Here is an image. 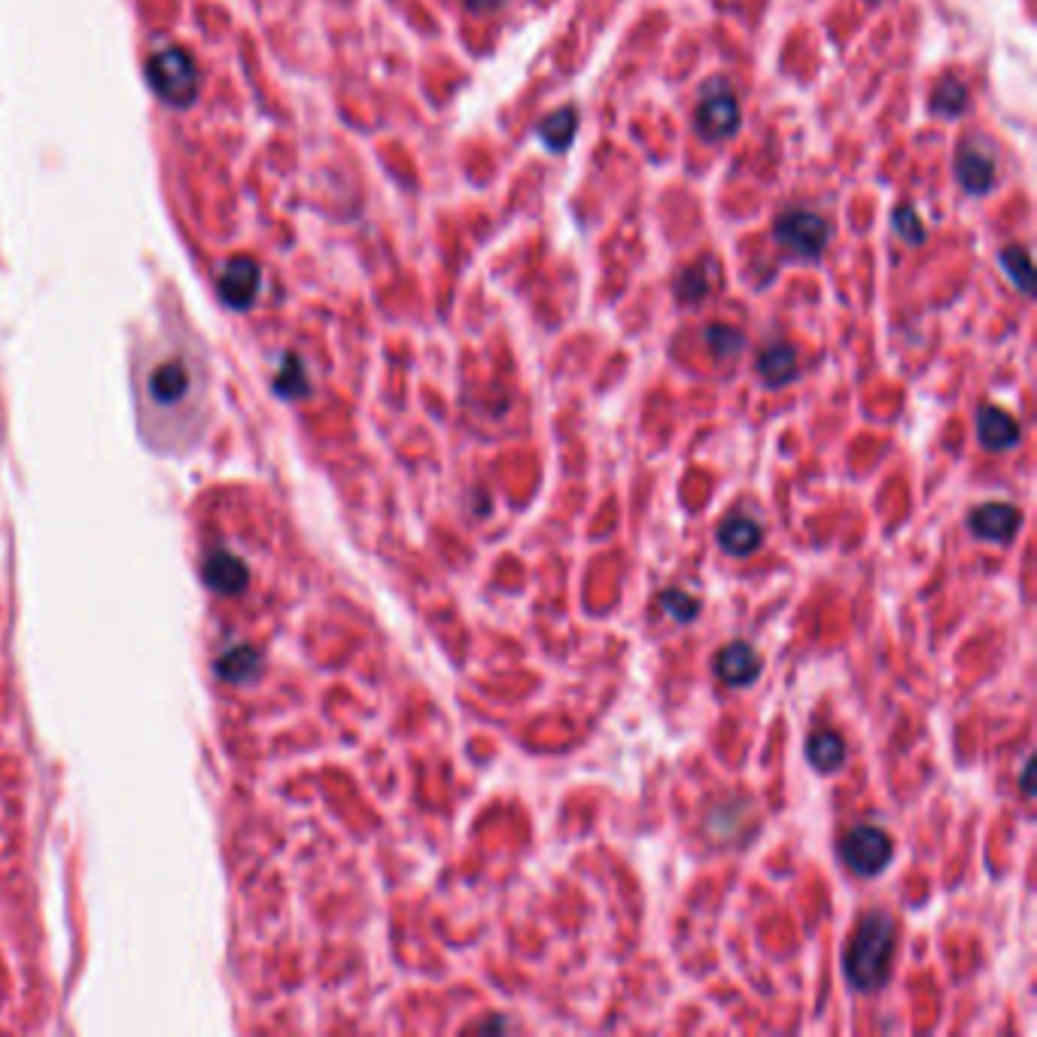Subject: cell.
<instances>
[{
    "instance_id": "603a6c76",
    "label": "cell",
    "mask_w": 1037,
    "mask_h": 1037,
    "mask_svg": "<svg viewBox=\"0 0 1037 1037\" xmlns=\"http://www.w3.org/2000/svg\"><path fill=\"white\" fill-rule=\"evenodd\" d=\"M278 387L286 393V396H302L308 384H305V372H302V366H298V359H290L286 366H283V372L278 377Z\"/></svg>"
},
{
    "instance_id": "30bf717a",
    "label": "cell",
    "mask_w": 1037,
    "mask_h": 1037,
    "mask_svg": "<svg viewBox=\"0 0 1037 1037\" xmlns=\"http://www.w3.org/2000/svg\"><path fill=\"white\" fill-rule=\"evenodd\" d=\"M976 435L983 441V448L1007 450L1020 441V423L1010 418L1007 411L995 405H983L976 411Z\"/></svg>"
},
{
    "instance_id": "5bb4252c",
    "label": "cell",
    "mask_w": 1037,
    "mask_h": 1037,
    "mask_svg": "<svg viewBox=\"0 0 1037 1037\" xmlns=\"http://www.w3.org/2000/svg\"><path fill=\"white\" fill-rule=\"evenodd\" d=\"M718 542L733 558H745L760 545V527L752 517H728L718 529Z\"/></svg>"
},
{
    "instance_id": "277c9868",
    "label": "cell",
    "mask_w": 1037,
    "mask_h": 1037,
    "mask_svg": "<svg viewBox=\"0 0 1037 1037\" xmlns=\"http://www.w3.org/2000/svg\"><path fill=\"white\" fill-rule=\"evenodd\" d=\"M773 234L776 241L782 247H789L794 256L812 263V259H821V253L828 247V238H831V229H828V222L819 214L797 207V210H785L782 217L776 219Z\"/></svg>"
},
{
    "instance_id": "7402d4cb",
    "label": "cell",
    "mask_w": 1037,
    "mask_h": 1037,
    "mask_svg": "<svg viewBox=\"0 0 1037 1037\" xmlns=\"http://www.w3.org/2000/svg\"><path fill=\"white\" fill-rule=\"evenodd\" d=\"M706 293H709V280L700 268H688L679 278V283H676V295L681 302H700Z\"/></svg>"
},
{
    "instance_id": "8992f818",
    "label": "cell",
    "mask_w": 1037,
    "mask_h": 1037,
    "mask_svg": "<svg viewBox=\"0 0 1037 1037\" xmlns=\"http://www.w3.org/2000/svg\"><path fill=\"white\" fill-rule=\"evenodd\" d=\"M694 128L703 140H728L740 128V104L737 98L721 86L718 92H709L694 110Z\"/></svg>"
},
{
    "instance_id": "7c38bea8",
    "label": "cell",
    "mask_w": 1037,
    "mask_h": 1037,
    "mask_svg": "<svg viewBox=\"0 0 1037 1037\" xmlns=\"http://www.w3.org/2000/svg\"><path fill=\"white\" fill-rule=\"evenodd\" d=\"M758 374L764 384L770 387H785L791 377L797 374V354L789 344H773L758 357Z\"/></svg>"
},
{
    "instance_id": "7a4b0ae2",
    "label": "cell",
    "mask_w": 1037,
    "mask_h": 1037,
    "mask_svg": "<svg viewBox=\"0 0 1037 1037\" xmlns=\"http://www.w3.org/2000/svg\"><path fill=\"white\" fill-rule=\"evenodd\" d=\"M153 92L170 107H189L199 94V67L183 49H158L146 62Z\"/></svg>"
},
{
    "instance_id": "e0dca14e",
    "label": "cell",
    "mask_w": 1037,
    "mask_h": 1037,
    "mask_svg": "<svg viewBox=\"0 0 1037 1037\" xmlns=\"http://www.w3.org/2000/svg\"><path fill=\"white\" fill-rule=\"evenodd\" d=\"M968 104V89L961 86L956 77H946L940 86H937V92H934V113H940V116H959L961 110Z\"/></svg>"
},
{
    "instance_id": "8fae6325",
    "label": "cell",
    "mask_w": 1037,
    "mask_h": 1037,
    "mask_svg": "<svg viewBox=\"0 0 1037 1037\" xmlns=\"http://www.w3.org/2000/svg\"><path fill=\"white\" fill-rule=\"evenodd\" d=\"M956 174H959L961 189L971 195H986L995 187V165L971 146H964L956 158Z\"/></svg>"
},
{
    "instance_id": "44dd1931",
    "label": "cell",
    "mask_w": 1037,
    "mask_h": 1037,
    "mask_svg": "<svg viewBox=\"0 0 1037 1037\" xmlns=\"http://www.w3.org/2000/svg\"><path fill=\"white\" fill-rule=\"evenodd\" d=\"M895 232L907 241V244H922L925 241V226H922V219L916 217L913 207H907V204H900L898 210H895Z\"/></svg>"
},
{
    "instance_id": "52a82bcc",
    "label": "cell",
    "mask_w": 1037,
    "mask_h": 1037,
    "mask_svg": "<svg viewBox=\"0 0 1037 1037\" xmlns=\"http://www.w3.org/2000/svg\"><path fill=\"white\" fill-rule=\"evenodd\" d=\"M259 283H263L259 265L247 259V256H234V259L226 263L222 274H219V298H222L229 308L244 310L256 302Z\"/></svg>"
},
{
    "instance_id": "2e32d148",
    "label": "cell",
    "mask_w": 1037,
    "mask_h": 1037,
    "mask_svg": "<svg viewBox=\"0 0 1037 1037\" xmlns=\"http://www.w3.org/2000/svg\"><path fill=\"white\" fill-rule=\"evenodd\" d=\"M1001 268L1007 271V278L1013 280V286H1020L1022 293L1032 295V256L1022 247H1004L1001 249Z\"/></svg>"
},
{
    "instance_id": "cb8c5ba5",
    "label": "cell",
    "mask_w": 1037,
    "mask_h": 1037,
    "mask_svg": "<svg viewBox=\"0 0 1037 1037\" xmlns=\"http://www.w3.org/2000/svg\"><path fill=\"white\" fill-rule=\"evenodd\" d=\"M499 3H502V0H465V7H469L472 13H494Z\"/></svg>"
},
{
    "instance_id": "ffe728a7",
    "label": "cell",
    "mask_w": 1037,
    "mask_h": 1037,
    "mask_svg": "<svg viewBox=\"0 0 1037 1037\" xmlns=\"http://www.w3.org/2000/svg\"><path fill=\"white\" fill-rule=\"evenodd\" d=\"M661 605H664L673 618L681 620V624L694 620L700 612L697 600H694V597H688L684 590H664V593H661Z\"/></svg>"
},
{
    "instance_id": "4fadbf2b",
    "label": "cell",
    "mask_w": 1037,
    "mask_h": 1037,
    "mask_svg": "<svg viewBox=\"0 0 1037 1037\" xmlns=\"http://www.w3.org/2000/svg\"><path fill=\"white\" fill-rule=\"evenodd\" d=\"M806 760L821 770V773H834L836 767L846 760V743L834 730H819L806 740Z\"/></svg>"
},
{
    "instance_id": "3957f363",
    "label": "cell",
    "mask_w": 1037,
    "mask_h": 1037,
    "mask_svg": "<svg viewBox=\"0 0 1037 1037\" xmlns=\"http://www.w3.org/2000/svg\"><path fill=\"white\" fill-rule=\"evenodd\" d=\"M195 381H199V372L192 359L183 354H168L155 359L146 374V396L158 408H180L195 393Z\"/></svg>"
},
{
    "instance_id": "484cf974",
    "label": "cell",
    "mask_w": 1037,
    "mask_h": 1037,
    "mask_svg": "<svg viewBox=\"0 0 1037 1037\" xmlns=\"http://www.w3.org/2000/svg\"><path fill=\"white\" fill-rule=\"evenodd\" d=\"M499 1028H505V1020H496V1022H487V1025H481L478 1032H499Z\"/></svg>"
},
{
    "instance_id": "6da1fadb",
    "label": "cell",
    "mask_w": 1037,
    "mask_h": 1037,
    "mask_svg": "<svg viewBox=\"0 0 1037 1037\" xmlns=\"http://www.w3.org/2000/svg\"><path fill=\"white\" fill-rule=\"evenodd\" d=\"M895 956V919L883 910H873L846 949V976L858 991H876L888 980V964Z\"/></svg>"
},
{
    "instance_id": "5b68a950",
    "label": "cell",
    "mask_w": 1037,
    "mask_h": 1037,
    "mask_svg": "<svg viewBox=\"0 0 1037 1037\" xmlns=\"http://www.w3.org/2000/svg\"><path fill=\"white\" fill-rule=\"evenodd\" d=\"M846 868L858 876H880L892 861V840L873 824H858L840 843Z\"/></svg>"
},
{
    "instance_id": "d4e9b609",
    "label": "cell",
    "mask_w": 1037,
    "mask_h": 1037,
    "mask_svg": "<svg viewBox=\"0 0 1037 1037\" xmlns=\"http://www.w3.org/2000/svg\"><path fill=\"white\" fill-rule=\"evenodd\" d=\"M1032 773H1035V764L1028 760V764H1025V773H1022V789H1025V794H1028V797L1035 794V789H1032Z\"/></svg>"
},
{
    "instance_id": "d6986e66",
    "label": "cell",
    "mask_w": 1037,
    "mask_h": 1037,
    "mask_svg": "<svg viewBox=\"0 0 1037 1037\" xmlns=\"http://www.w3.org/2000/svg\"><path fill=\"white\" fill-rule=\"evenodd\" d=\"M207 578H210V585H217V588L232 590L244 585V569H241L232 558H217L207 563Z\"/></svg>"
},
{
    "instance_id": "ba28073f",
    "label": "cell",
    "mask_w": 1037,
    "mask_h": 1037,
    "mask_svg": "<svg viewBox=\"0 0 1037 1037\" xmlns=\"http://www.w3.org/2000/svg\"><path fill=\"white\" fill-rule=\"evenodd\" d=\"M715 676L730 684V688H745L760 676L758 651L745 642H730L728 649L715 657Z\"/></svg>"
},
{
    "instance_id": "9c48e42d",
    "label": "cell",
    "mask_w": 1037,
    "mask_h": 1037,
    "mask_svg": "<svg viewBox=\"0 0 1037 1037\" xmlns=\"http://www.w3.org/2000/svg\"><path fill=\"white\" fill-rule=\"evenodd\" d=\"M1022 524L1020 509L1007 505V502H989L983 509H976L971 514V529L974 536L986 539V542H1010L1016 536V529Z\"/></svg>"
},
{
    "instance_id": "ac0fdd59",
    "label": "cell",
    "mask_w": 1037,
    "mask_h": 1037,
    "mask_svg": "<svg viewBox=\"0 0 1037 1037\" xmlns=\"http://www.w3.org/2000/svg\"><path fill=\"white\" fill-rule=\"evenodd\" d=\"M706 344L713 347L715 357H737L740 350H743V332L740 329H733V325H709L706 329Z\"/></svg>"
},
{
    "instance_id": "9a60e30c",
    "label": "cell",
    "mask_w": 1037,
    "mask_h": 1037,
    "mask_svg": "<svg viewBox=\"0 0 1037 1037\" xmlns=\"http://www.w3.org/2000/svg\"><path fill=\"white\" fill-rule=\"evenodd\" d=\"M575 125H578V113L575 107H560L554 110L551 116H545L542 125H539V138L548 150H554V153H563L575 138Z\"/></svg>"
}]
</instances>
